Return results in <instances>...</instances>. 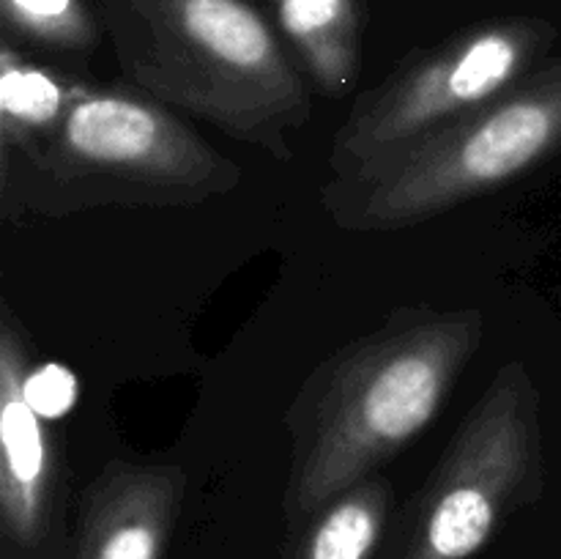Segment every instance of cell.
Here are the masks:
<instances>
[{
	"label": "cell",
	"instance_id": "obj_9",
	"mask_svg": "<svg viewBox=\"0 0 561 559\" xmlns=\"http://www.w3.org/2000/svg\"><path fill=\"white\" fill-rule=\"evenodd\" d=\"M279 31L301 71L323 96H343L359 80V0H274Z\"/></svg>",
	"mask_w": 561,
	"mask_h": 559
},
{
	"label": "cell",
	"instance_id": "obj_4",
	"mask_svg": "<svg viewBox=\"0 0 561 559\" xmlns=\"http://www.w3.org/2000/svg\"><path fill=\"white\" fill-rule=\"evenodd\" d=\"M561 151V58L356 181H329L323 208L354 233H383L491 195Z\"/></svg>",
	"mask_w": 561,
	"mask_h": 559
},
{
	"label": "cell",
	"instance_id": "obj_5",
	"mask_svg": "<svg viewBox=\"0 0 561 559\" xmlns=\"http://www.w3.org/2000/svg\"><path fill=\"white\" fill-rule=\"evenodd\" d=\"M546 488L540 392L524 362L493 373L400 515L389 559H471Z\"/></svg>",
	"mask_w": 561,
	"mask_h": 559
},
{
	"label": "cell",
	"instance_id": "obj_6",
	"mask_svg": "<svg viewBox=\"0 0 561 559\" xmlns=\"http://www.w3.org/2000/svg\"><path fill=\"white\" fill-rule=\"evenodd\" d=\"M557 27L535 16L466 27L409 55L387 80L359 93L329 151L334 181H356L403 157L524 80L551 53Z\"/></svg>",
	"mask_w": 561,
	"mask_h": 559
},
{
	"label": "cell",
	"instance_id": "obj_12",
	"mask_svg": "<svg viewBox=\"0 0 561 559\" xmlns=\"http://www.w3.org/2000/svg\"><path fill=\"white\" fill-rule=\"evenodd\" d=\"M3 22L27 42L53 49H91L99 27L82 0H3Z\"/></svg>",
	"mask_w": 561,
	"mask_h": 559
},
{
	"label": "cell",
	"instance_id": "obj_11",
	"mask_svg": "<svg viewBox=\"0 0 561 559\" xmlns=\"http://www.w3.org/2000/svg\"><path fill=\"white\" fill-rule=\"evenodd\" d=\"M80 85L27 64L5 44L0 53V164L42 146L58 129Z\"/></svg>",
	"mask_w": 561,
	"mask_h": 559
},
{
	"label": "cell",
	"instance_id": "obj_10",
	"mask_svg": "<svg viewBox=\"0 0 561 559\" xmlns=\"http://www.w3.org/2000/svg\"><path fill=\"white\" fill-rule=\"evenodd\" d=\"M389 504V480L370 475L301 521L283 559H376Z\"/></svg>",
	"mask_w": 561,
	"mask_h": 559
},
{
	"label": "cell",
	"instance_id": "obj_2",
	"mask_svg": "<svg viewBox=\"0 0 561 559\" xmlns=\"http://www.w3.org/2000/svg\"><path fill=\"white\" fill-rule=\"evenodd\" d=\"M126 80L277 162L312 115L305 71L252 0H102Z\"/></svg>",
	"mask_w": 561,
	"mask_h": 559
},
{
	"label": "cell",
	"instance_id": "obj_13",
	"mask_svg": "<svg viewBox=\"0 0 561 559\" xmlns=\"http://www.w3.org/2000/svg\"><path fill=\"white\" fill-rule=\"evenodd\" d=\"M25 400L42 420H58L69 414L77 400L75 373L58 362L31 365L25 376Z\"/></svg>",
	"mask_w": 561,
	"mask_h": 559
},
{
	"label": "cell",
	"instance_id": "obj_1",
	"mask_svg": "<svg viewBox=\"0 0 561 559\" xmlns=\"http://www.w3.org/2000/svg\"><path fill=\"white\" fill-rule=\"evenodd\" d=\"M485 338L480 307H403L310 373L285 414V513L299 526L436 420Z\"/></svg>",
	"mask_w": 561,
	"mask_h": 559
},
{
	"label": "cell",
	"instance_id": "obj_8",
	"mask_svg": "<svg viewBox=\"0 0 561 559\" xmlns=\"http://www.w3.org/2000/svg\"><path fill=\"white\" fill-rule=\"evenodd\" d=\"M27 338L9 307L0 310V521L11 543L44 540L53 513V458L42 417L25 400Z\"/></svg>",
	"mask_w": 561,
	"mask_h": 559
},
{
	"label": "cell",
	"instance_id": "obj_3",
	"mask_svg": "<svg viewBox=\"0 0 561 559\" xmlns=\"http://www.w3.org/2000/svg\"><path fill=\"white\" fill-rule=\"evenodd\" d=\"M239 184L233 159L135 85L82 82L58 129L0 164L5 217H71L104 206L186 208Z\"/></svg>",
	"mask_w": 561,
	"mask_h": 559
},
{
	"label": "cell",
	"instance_id": "obj_7",
	"mask_svg": "<svg viewBox=\"0 0 561 559\" xmlns=\"http://www.w3.org/2000/svg\"><path fill=\"white\" fill-rule=\"evenodd\" d=\"M184 493L181 466L110 460L80 499L75 559H162Z\"/></svg>",
	"mask_w": 561,
	"mask_h": 559
}]
</instances>
